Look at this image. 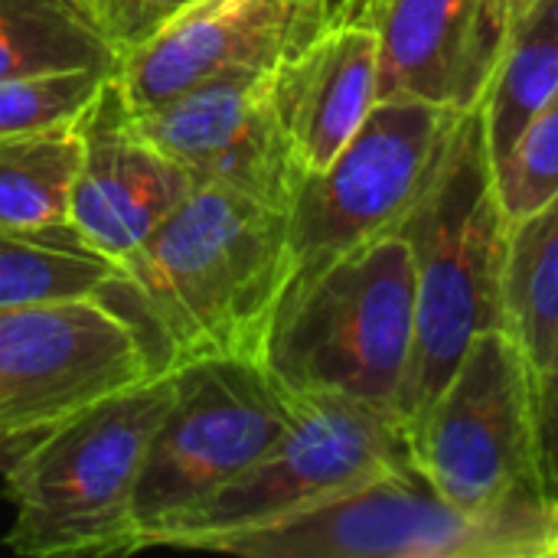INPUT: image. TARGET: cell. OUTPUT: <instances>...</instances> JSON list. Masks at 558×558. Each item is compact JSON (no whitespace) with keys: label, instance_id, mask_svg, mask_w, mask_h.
I'll list each match as a JSON object with an SVG mask.
<instances>
[{"label":"cell","instance_id":"obj_1","mask_svg":"<svg viewBox=\"0 0 558 558\" xmlns=\"http://www.w3.org/2000/svg\"><path fill=\"white\" fill-rule=\"evenodd\" d=\"M288 284V213L196 183L95 298L131 327L150 373L163 376L199 360H262Z\"/></svg>","mask_w":558,"mask_h":558},{"label":"cell","instance_id":"obj_2","mask_svg":"<svg viewBox=\"0 0 558 558\" xmlns=\"http://www.w3.org/2000/svg\"><path fill=\"white\" fill-rule=\"evenodd\" d=\"M396 232L409 242L415 262V337L399 396L405 428L445 389L471 340L504 327L507 216L481 108L461 114L432 180Z\"/></svg>","mask_w":558,"mask_h":558},{"label":"cell","instance_id":"obj_3","mask_svg":"<svg viewBox=\"0 0 558 558\" xmlns=\"http://www.w3.org/2000/svg\"><path fill=\"white\" fill-rule=\"evenodd\" d=\"M170 399L173 373L150 376L39 435L0 474L13 507L3 546L23 558L141 553L134 490Z\"/></svg>","mask_w":558,"mask_h":558},{"label":"cell","instance_id":"obj_4","mask_svg":"<svg viewBox=\"0 0 558 558\" xmlns=\"http://www.w3.org/2000/svg\"><path fill=\"white\" fill-rule=\"evenodd\" d=\"M412 337L415 262L386 232L284 291L262 363L291 396L340 392L399 415Z\"/></svg>","mask_w":558,"mask_h":558},{"label":"cell","instance_id":"obj_5","mask_svg":"<svg viewBox=\"0 0 558 558\" xmlns=\"http://www.w3.org/2000/svg\"><path fill=\"white\" fill-rule=\"evenodd\" d=\"M558 504L526 500L471 513L405 464L317 507L213 543L242 558H546Z\"/></svg>","mask_w":558,"mask_h":558},{"label":"cell","instance_id":"obj_6","mask_svg":"<svg viewBox=\"0 0 558 558\" xmlns=\"http://www.w3.org/2000/svg\"><path fill=\"white\" fill-rule=\"evenodd\" d=\"M291 392L262 360L219 356L173 369V399L150 438L134 490L141 549L160 543L288 428Z\"/></svg>","mask_w":558,"mask_h":558},{"label":"cell","instance_id":"obj_7","mask_svg":"<svg viewBox=\"0 0 558 558\" xmlns=\"http://www.w3.org/2000/svg\"><path fill=\"white\" fill-rule=\"evenodd\" d=\"M405 441L412 464L461 510L487 513L549 497L539 474L533 373L507 327L471 340L435 402L405 425Z\"/></svg>","mask_w":558,"mask_h":558},{"label":"cell","instance_id":"obj_8","mask_svg":"<svg viewBox=\"0 0 558 558\" xmlns=\"http://www.w3.org/2000/svg\"><path fill=\"white\" fill-rule=\"evenodd\" d=\"M278 441L209 504L186 517L160 549H199L268 526L343 490L412 464L399 415L340 392H298Z\"/></svg>","mask_w":558,"mask_h":558},{"label":"cell","instance_id":"obj_9","mask_svg":"<svg viewBox=\"0 0 558 558\" xmlns=\"http://www.w3.org/2000/svg\"><path fill=\"white\" fill-rule=\"evenodd\" d=\"M461 114L425 98H379L347 147L324 170L298 180L288 206L291 284L396 232L432 180Z\"/></svg>","mask_w":558,"mask_h":558},{"label":"cell","instance_id":"obj_10","mask_svg":"<svg viewBox=\"0 0 558 558\" xmlns=\"http://www.w3.org/2000/svg\"><path fill=\"white\" fill-rule=\"evenodd\" d=\"M150 376L137 337L98 298L0 307V438H39Z\"/></svg>","mask_w":558,"mask_h":558},{"label":"cell","instance_id":"obj_11","mask_svg":"<svg viewBox=\"0 0 558 558\" xmlns=\"http://www.w3.org/2000/svg\"><path fill=\"white\" fill-rule=\"evenodd\" d=\"M134 124L196 183H219L288 213L301 173L275 114L271 69H229L203 78L137 111Z\"/></svg>","mask_w":558,"mask_h":558},{"label":"cell","instance_id":"obj_12","mask_svg":"<svg viewBox=\"0 0 558 558\" xmlns=\"http://www.w3.org/2000/svg\"><path fill=\"white\" fill-rule=\"evenodd\" d=\"M330 26V0H193L114 62L128 108L147 111L229 69H275Z\"/></svg>","mask_w":558,"mask_h":558},{"label":"cell","instance_id":"obj_13","mask_svg":"<svg viewBox=\"0 0 558 558\" xmlns=\"http://www.w3.org/2000/svg\"><path fill=\"white\" fill-rule=\"evenodd\" d=\"M82 160L69 199V229L114 268L186 199L196 180L163 157L134 124L114 69L78 118Z\"/></svg>","mask_w":558,"mask_h":558},{"label":"cell","instance_id":"obj_14","mask_svg":"<svg viewBox=\"0 0 558 558\" xmlns=\"http://www.w3.org/2000/svg\"><path fill=\"white\" fill-rule=\"evenodd\" d=\"M510 26V0H386L376 20L379 98L481 108Z\"/></svg>","mask_w":558,"mask_h":558},{"label":"cell","instance_id":"obj_15","mask_svg":"<svg viewBox=\"0 0 558 558\" xmlns=\"http://www.w3.org/2000/svg\"><path fill=\"white\" fill-rule=\"evenodd\" d=\"M271 101L298 173L324 170L379 101V33L330 23L271 69Z\"/></svg>","mask_w":558,"mask_h":558},{"label":"cell","instance_id":"obj_16","mask_svg":"<svg viewBox=\"0 0 558 558\" xmlns=\"http://www.w3.org/2000/svg\"><path fill=\"white\" fill-rule=\"evenodd\" d=\"M500 301L504 327L539 379L558 353V193L507 222Z\"/></svg>","mask_w":558,"mask_h":558},{"label":"cell","instance_id":"obj_17","mask_svg":"<svg viewBox=\"0 0 558 558\" xmlns=\"http://www.w3.org/2000/svg\"><path fill=\"white\" fill-rule=\"evenodd\" d=\"M78 160V118L52 128L0 134V232L69 229Z\"/></svg>","mask_w":558,"mask_h":558},{"label":"cell","instance_id":"obj_18","mask_svg":"<svg viewBox=\"0 0 558 558\" xmlns=\"http://www.w3.org/2000/svg\"><path fill=\"white\" fill-rule=\"evenodd\" d=\"M558 88V0H533L510 26L504 56L481 101L494 170L507 160L526 121Z\"/></svg>","mask_w":558,"mask_h":558},{"label":"cell","instance_id":"obj_19","mask_svg":"<svg viewBox=\"0 0 558 558\" xmlns=\"http://www.w3.org/2000/svg\"><path fill=\"white\" fill-rule=\"evenodd\" d=\"M114 52L75 0H0V78L114 69Z\"/></svg>","mask_w":558,"mask_h":558},{"label":"cell","instance_id":"obj_20","mask_svg":"<svg viewBox=\"0 0 558 558\" xmlns=\"http://www.w3.org/2000/svg\"><path fill=\"white\" fill-rule=\"evenodd\" d=\"M114 265L88 252L72 229L0 232V307L95 298Z\"/></svg>","mask_w":558,"mask_h":558},{"label":"cell","instance_id":"obj_21","mask_svg":"<svg viewBox=\"0 0 558 558\" xmlns=\"http://www.w3.org/2000/svg\"><path fill=\"white\" fill-rule=\"evenodd\" d=\"M507 222L539 209L558 193V88L526 121L507 160L494 170Z\"/></svg>","mask_w":558,"mask_h":558},{"label":"cell","instance_id":"obj_22","mask_svg":"<svg viewBox=\"0 0 558 558\" xmlns=\"http://www.w3.org/2000/svg\"><path fill=\"white\" fill-rule=\"evenodd\" d=\"M108 72L65 69L23 78H0V134L36 131L82 118Z\"/></svg>","mask_w":558,"mask_h":558},{"label":"cell","instance_id":"obj_23","mask_svg":"<svg viewBox=\"0 0 558 558\" xmlns=\"http://www.w3.org/2000/svg\"><path fill=\"white\" fill-rule=\"evenodd\" d=\"M114 59L144 46L193 0H75Z\"/></svg>","mask_w":558,"mask_h":558},{"label":"cell","instance_id":"obj_24","mask_svg":"<svg viewBox=\"0 0 558 558\" xmlns=\"http://www.w3.org/2000/svg\"><path fill=\"white\" fill-rule=\"evenodd\" d=\"M536 402V448H539V474L546 494L558 504V353L553 366L533 379Z\"/></svg>","mask_w":558,"mask_h":558},{"label":"cell","instance_id":"obj_25","mask_svg":"<svg viewBox=\"0 0 558 558\" xmlns=\"http://www.w3.org/2000/svg\"><path fill=\"white\" fill-rule=\"evenodd\" d=\"M386 0H330V23H373L379 20Z\"/></svg>","mask_w":558,"mask_h":558},{"label":"cell","instance_id":"obj_26","mask_svg":"<svg viewBox=\"0 0 558 558\" xmlns=\"http://www.w3.org/2000/svg\"><path fill=\"white\" fill-rule=\"evenodd\" d=\"M36 438H0V474L33 445Z\"/></svg>","mask_w":558,"mask_h":558},{"label":"cell","instance_id":"obj_27","mask_svg":"<svg viewBox=\"0 0 558 558\" xmlns=\"http://www.w3.org/2000/svg\"><path fill=\"white\" fill-rule=\"evenodd\" d=\"M530 3H533V0H510V16L517 20V16H520V13H523Z\"/></svg>","mask_w":558,"mask_h":558},{"label":"cell","instance_id":"obj_28","mask_svg":"<svg viewBox=\"0 0 558 558\" xmlns=\"http://www.w3.org/2000/svg\"><path fill=\"white\" fill-rule=\"evenodd\" d=\"M546 558H558V530L556 536H553V543H549V556Z\"/></svg>","mask_w":558,"mask_h":558}]
</instances>
